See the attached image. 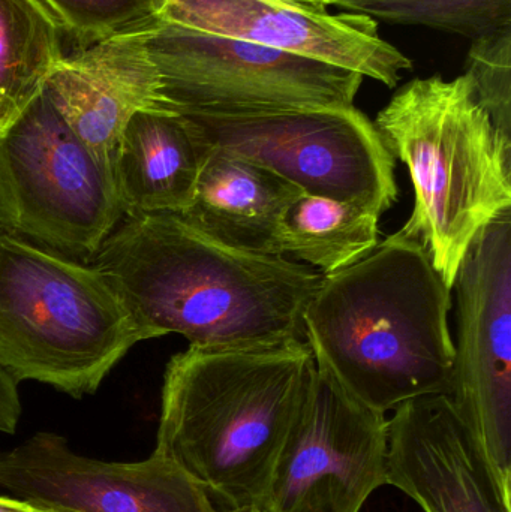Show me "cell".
<instances>
[{
	"mask_svg": "<svg viewBox=\"0 0 511 512\" xmlns=\"http://www.w3.org/2000/svg\"><path fill=\"white\" fill-rule=\"evenodd\" d=\"M89 264L141 339L177 333L200 348L305 340L303 315L323 280L287 256L222 245L173 213L125 216Z\"/></svg>",
	"mask_w": 511,
	"mask_h": 512,
	"instance_id": "obj_1",
	"label": "cell"
},
{
	"mask_svg": "<svg viewBox=\"0 0 511 512\" xmlns=\"http://www.w3.org/2000/svg\"><path fill=\"white\" fill-rule=\"evenodd\" d=\"M452 291L419 240L387 237L323 276L309 301L303 327L315 366L381 414L419 397H449Z\"/></svg>",
	"mask_w": 511,
	"mask_h": 512,
	"instance_id": "obj_2",
	"label": "cell"
},
{
	"mask_svg": "<svg viewBox=\"0 0 511 512\" xmlns=\"http://www.w3.org/2000/svg\"><path fill=\"white\" fill-rule=\"evenodd\" d=\"M314 370L305 340L189 346L165 369L155 453L176 463L224 511L261 510Z\"/></svg>",
	"mask_w": 511,
	"mask_h": 512,
	"instance_id": "obj_3",
	"label": "cell"
},
{
	"mask_svg": "<svg viewBox=\"0 0 511 512\" xmlns=\"http://www.w3.org/2000/svg\"><path fill=\"white\" fill-rule=\"evenodd\" d=\"M374 125L413 183V213L399 233L425 246L453 289L477 234L511 210V137L479 104L467 74L414 78Z\"/></svg>",
	"mask_w": 511,
	"mask_h": 512,
	"instance_id": "obj_4",
	"label": "cell"
},
{
	"mask_svg": "<svg viewBox=\"0 0 511 512\" xmlns=\"http://www.w3.org/2000/svg\"><path fill=\"white\" fill-rule=\"evenodd\" d=\"M141 340L98 268L0 227V366L15 381L81 399Z\"/></svg>",
	"mask_w": 511,
	"mask_h": 512,
	"instance_id": "obj_5",
	"label": "cell"
},
{
	"mask_svg": "<svg viewBox=\"0 0 511 512\" xmlns=\"http://www.w3.org/2000/svg\"><path fill=\"white\" fill-rule=\"evenodd\" d=\"M123 218L113 173L44 87L0 129V227L89 264Z\"/></svg>",
	"mask_w": 511,
	"mask_h": 512,
	"instance_id": "obj_6",
	"label": "cell"
},
{
	"mask_svg": "<svg viewBox=\"0 0 511 512\" xmlns=\"http://www.w3.org/2000/svg\"><path fill=\"white\" fill-rule=\"evenodd\" d=\"M171 110L246 116L354 107L363 75L311 57L174 24L143 30Z\"/></svg>",
	"mask_w": 511,
	"mask_h": 512,
	"instance_id": "obj_7",
	"label": "cell"
},
{
	"mask_svg": "<svg viewBox=\"0 0 511 512\" xmlns=\"http://www.w3.org/2000/svg\"><path fill=\"white\" fill-rule=\"evenodd\" d=\"M204 150L240 156L305 194L383 216L398 198L395 161L374 122L354 107L246 116L182 114Z\"/></svg>",
	"mask_w": 511,
	"mask_h": 512,
	"instance_id": "obj_8",
	"label": "cell"
},
{
	"mask_svg": "<svg viewBox=\"0 0 511 512\" xmlns=\"http://www.w3.org/2000/svg\"><path fill=\"white\" fill-rule=\"evenodd\" d=\"M450 402L511 502V210L486 225L459 267Z\"/></svg>",
	"mask_w": 511,
	"mask_h": 512,
	"instance_id": "obj_9",
	"label": "cell"
},
{
	"mask_svg": "<svg viewBox=\"0 0 511 512\" xmlns=\"http://www.w3.org/2000/svg\"><path fill=\"white\" fill-rule=\"evenodd\" d=\"M389 420L315 366L285 436L263 512H360L387 486Z\"/></svg>",
	"mask_w": 511,
	"mask_h": 512,
	"instance_id": "obj_10",
	"label": "cell"
},
{
	"mask_svg": "<svg viewBox=\"0 0 511 512\" xmlns=\"http://www.w3.org/2000/svg\"><path fill=\"white\" fill-rule=\"evenodd\" d=\"M0 487L48 510L72 512H225L167 457L102 462L80 456L63 436L38 432L0 453Z\"/></svg>",
	"mask_w": 511,
	"mask_h": 512,
	"instance_id": "obj_11",
	"label": "cell"
},
{
	"mask_svg": "<svg viewBox=\"0 0 511 512\" xmlns=\"http://www.w3.org/2000/svg\"><path fill=\"white\" fill-rule=\"evenodd\" d=\"M161 23L227 36L330 63L395 87L411 60L384 41L374 18L332 14L315 0H158Z\"/></svg>",
	"mask_w": 511,
	"mask_h": 512,
	"instance_id": "obj_12",
	"label": "cell"
},
{
	"mask_svg": "<svg viewBox=\"0 0 511 512\" xmlns=\"http://www.w3.org/2000/svg\"><path fill=\"white\" fill-rule=\"evenodd\" d=\"M387 484L425 512H511L473 436L440 394L393 411Z\"/></svg>",
	"mask_w": 511,
	"mask_h": 512,
	"instance_id": "obj_13",
	"label": "cell"
},
{
	"mask_svg": "<svg viewBox=\"0 0 511 512\" xmlns=\"http://www.w3.org/2000/svg\"><path fill=\"white\" fill-rule=\"evenodd\" d=\"M143 30L119 33L63 57L45 84L66 125L113 176L120 140L132 116L138 111H173Z\"/></svg>",
	"mask_w": 511,
	"mask_h": 512,
	"instance_id": "obj_14",
	"label": "cell"
},
{
	"mask_svg": "<svg viewBox=\"0 0 511 512\" xmlns=\"http://www.w3.org/2000/svg\"><path fill=\"white\" fill-rule=\"evenodd\" d=\"M203 150L191 204L180 218L210 239L261 255H282V228L297 186L240 156Z\"/></svg>",
	"mask_w": 511,
	"mask_h": 512,
	"instance_id": "obj_15",
	"label": "cell"
},
{
	"mask_svg": "<svg viewBox=\"0 0 511 512\" xmlns=\"http://www.w3.org/2000/svg\"><path fill=\"white\" fill-rule=\"evenodd\" d=\"M203 150L174 111H138L120 140L114 180L123 215H180L191 204Z\"/></svg>",
	"mask_w": 511,
	"mask_h": 512,
	"instance_id": "obj_16",
	"label": "cell"
},
{
	"mask_svg": "<svg viewBox=\"0 0 511 512\" xmlns=\"http://www.w3.org/2000/svg\"><path fill=\"white\" fill-rule=\"evenodd\" d=\"M380 219L359 204L302 194L285 215L282 255L329 276L377 248Z\"/></svg>",
	"mask_w": 511,
	"mask_h": 512,
	"instance_id": "obj_17",
	"label": "cell"
},
{
	"mask_svg": "<svg viewBox=\"0 0 511 512\" xmlns=\"http://www.w3.org/2000/svg\"><path fill=\"white\" fill-rule=\"evenodd\" d=\"M63 53V33L36 0H0V129L44 90Z\"/></svg>",
	"mask_w": 511,
	"mask_h": 512,
	"instance_id": "obj_18",
	"label": "cell"
},
{
	"mask_svg": "<svg viewBox=\"0 0 511 512\" xmlns=\"http://www.w3.org/2000/svg\"><path fill=\"white\" fill-rule=\"evenodd\" d=\"M404 26L482 38L511 26V0H333L332 6Z\"/></svg>",
	"mask_w": 511,
	"mask_h": 512,
	"instance_id": "obj_19",
	"label": "cell"
},
{
	"mask_svg": "<svg viewBox=\"0 0 511 512\" xmlns=\"http://www.w3.org/2000/svg\"><path fill=\"white\" fill-rule=\"evenodd\" d=\"M80 48L161 23L158 0H36Z\"/></svg>",
	"mask_w": 511,
	"mask_h": 512,
	"instance_id": "obj_20",
	"label": "cell"
},
{
	"mask_svg": "<svg viewBox=\"0 0 511 512\" xmlns=\"http://www.w3.org/2000/svg\"><path fill=\"white\" fill-rule=\"evenodd\" d=\"M465 74L495 126L511 137V26L474 39Z\"/></svg>",
	"mask_w": 511,
	"mask_h": 512,
	"instance_id": "obj_21",
	"label": "cell"
},
{
	"mask_svg": "<svg viewBox=\"0 0 511 512\" xmlns=\"http://www.w3.org/2000/svg\"><path fill=\"white\" fill-rule=\"evenodd\" d=\"M21 417L18 382L0 366V433L14 435Z\"/></svg>",
	"mask_w": 511,
	"mask_h": 512,
	"instance_id": "obj_22",
	"label": "cell"
},
{
	"mask_svg": "<svg viewBox=\"0 0 511 512\" xmlns=\"http://www.w3.org/2000/svg\"><path fill=\"white\" fill-rule=\"evenodd\" d=\"M44 508L17 498H0V512H42Z\"/></svg>",
	"mask_w": 511,
	"mask_h": 512,
	"instance_id": "obj_23",
	"label": "cell"
},
{
	"mask_svg": "<svg viewBox=\"0 0 511 512\" xmlns=\"http://www.w3.org/2000/svg\"><path fill=\"white\" fill-rule=\"evenodd\" d=\"M225 512H263L261 510H257V508H251V510H230Z\"/></svg>",
	"mask_w": 511,
	"mask_h": 512,
	"instance_id": "obj_24",
	"label": "cell"
},
{
	"mask_svg": "<svg viewBox=\"0 0 511 512\" xmlns=\"http://www.w3.org/2000/svg\"><path fill=\"white\" fill-rule=\"evenodd\" d=\"M315 2H321L326 6H332L333 0H315Z\"/></svg>",
	"mask_w": 511,
	"mask_h": 512,
	"instance_id": "obj_25",
	"label": "cell"
},
{
	"mask_svg": "<svg viewBox=\"0 0 511 512\" xmlns=\"http://www.w3.org/2000/svg\"><path fill=\"white\" fill-rule=\"evenodd\" d=\"M42 512H72V511H62V510H48V508H44Z\"/></svg>",
	"mask_w": 511,
	"mask_h": 512,
	"instance_id": "obj_26",
	"label": "cell"
}]
</instances>
